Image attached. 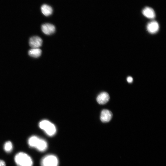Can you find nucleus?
Returning a JSON list of instances; mask_svg holds the SVG:
<instances>
[{
  "mask_svg": "<svg viewBox=\"0 0 166 166\" xmlns=\"http://www.w3.org/2000/svg\"><path fill=\"white\" fill-rule=\"evenodd\" d=\"M28 144L30 147L36 148L40 152H44L47 148L48 145L44 140L33 136L28 139Z\"/></svg>",
  "mask_w": 166,
  "mask_h": 166,
  "instance_id": "nucleus-1",
  "label": "nucleus"
},
{
  "mask_svg": "<svg viewBox=\"0 0 166 166\" xmlns=\"http://www.w3.org/2000/svg\"><path fill=\"white\" fill-rule=\"evenodd\" d=\"M15 161L18 166H33V164L32 158L24 152L17 154L15 157Z\"/></svg>",
  "mask_w": 166,
  "mask_h": 166,
  "instance_id": "nucleus-2",
  "label": "nucleus"
},
{
  "mask_svg": "<svg viewBox=\"0 0 166 166\" xmlns=\"http://www.w3.org/2000/svg\"><path fill=\"white\" fill-rule=\"evenodd\" d=\"M39 126L49 136H53L56 133V130L54 124L48 120L41 121L39 123Z\"/></svg>",
  "mask_w": 166,
  "mask_h": 166,
  "instance_id": "nucleus-3",
  "label": "nucleus"
},
{
  "mask_svg": "<svg viewBox=\"0 0 166 166\" xmlns=\"http://www.w3.org/2000/svg\"><path fill=\"white\" fill-rule=\"evenodd\" d=\"M59 161L55 155L49 154L44 157L41 162L42 166H58Z\"/></svg>",
  "mask_w": 166,
  "mask_h": 166,
  "instance_id": "nucleus-4",
  "label": "nucleus"
},
{
  "mask_svg": "<svg viewBox=\"0 0 166 166\" xmlns=\"http://www.w3.org/2000/svg\"><path fill=\"white\" fill-rule=\"evenodd\" d=\"M43 43V40L41 38L37 36L31 37L29 41L30 46L33 48L40 47Z\"/></svg>",
  "mask_w": 166,
  "mask_h": 166,
  "instance_id": "nucleus-5",
  "label": "nucleus"
},
{
  "mask_svg": "<svg viewBox=\"0 0 166 166\" xmlns=\"http://www.w3.org/2000/svg\"><path fill=\"white\" fill-rule=\"evenodd\" d=\"M42 30L45 34L50 35L53 34L56 31V27L53 24L47 23L43 24L41 27Z\"/></svg>",
  "mask_w": 166,
  "mask_h": 166,
  "instance_id": "nucleus-6",
  "label": "nucleus"
},
{
  "mask_svg": "<svg viewBox=\"0 0 166 166\" xmlns=\"http://www.w3.org/2000/svg\"><path fill=\"white\" fill-rule=\"evenodd\" d=\"M113 116L112 112L107 110H103L101 113L100 119L103 122H107L111 119Z\"/></svg>",
  "mask_w": 166,
  "mask_h": 166,
  "instance_id": "nucleus-7",
  "label": "nucleus"
},
{
  "mask_svg": "<svg viewBox=\"0 0 166 166\" xmlns=\"http://www.w3.org/2000/svg\"><path fill=\"white\" fill-rule=\"evenodd\" d=\"M110 97L108 93L106 92H102L99 95L97 98V102L99 104H106L109 100Z\"/></svg>",
  "mask_w": 166,
  "mask_h": 166,
  "instance_id": "nucleus-8",
  "label": "nucleus"
},
{
  "mask_svg": "<svg viewBox=\"0 0 166 166\" xmlns=\"http://www.w3.org/2000/svg\"><path fill=\"white\" fill-rule=\"evenodd\" d=\"M159 28L158 23L155 21L150 22L147 26V29L148 32L151 34L157 33L159 30Z\"/></svg>",
  "mask_w": 166,
  "mask_h": 166,
  "instance_id": "nucleus-9",
  "label": "nucleus"
},
{
  "mask_svg": "<svg viewBox=\"0 0 166 166\" xmlns=\"http://www.w3.org/2000/svg\"><path fill=\"white\" fill-rule=\"evenodd\" d=\"M142 13L145 16L149 19H153L155 17L154 10L150 7L145 8L142 10Z\"/></svg>",
  "mask_w": 166,
  "mask_h": 166,
  "instance_id": "nucleus-10",
  "label": "nucleus"
},
{
  "mask_svg": "<svg viewBox=\"0 0 166 166\" xmlns=\"http://www.w3.org/2000/svg\"><path fill=\"white\" fill-rule=\"evenodd\" d=\"M41 12L46 16H49L52 14L53 9L50 6L44 4L41 7Z\"/></svg>",
  "mask_w": 166,
  "mask_h": 166,
  "instance_id": "nucleus-11",
  "label": "nucleus"
},
{
  "mask_svg": "<svg viewBox=\"0 0 166 166\" xmlns=\"http://www.w3.org/2000/svg\"><path fill=\"white\" fill-rule=\"evenodd\" d=\"M42 50L39 48L31 49L28 51L29 55L32 57L37 58L39 57L42 54Z\"/></svg>",
  "mask_w": 166,
  "mask_h": 166,
  "instance_id": "nucleus-12",
  "label": "nucleus"
},
{
  "mask_svg": "<svg viewBox=\"0 0 166 166\" xmlns=\"http://www.w3.org/2000/svg\"><path fill=\"white\" fill-rule=\"evenodd\" d=\"M4 150L7 152L9 153L12 152L13 149V145L10 141H7L4 144Z\"/></svg>",
  "mask_w": 166,
  "mask_h": 166,
  "instance_id": "nucleus-13",
  "label": "nucleus"
},
{
  "mask_svg": "<svg viewBox=\"0 0 166 166\" xmlns=\"http://www.w3.org/2000/svg\"><path fill=\"white\" fill-rule=\"evenodd\" d=\"M5 162L2 160H0V166H6Z\"/></svg>",
  "mask_w": 166,
  "mask_h": 166,
  "instance_id": "nucleus-14",
  "label": "nucleus"
},
{
  "mask_svg": "<svg viewBox=\"0 0 166 166\" xmlns=\"http://www.w3.org/2000/svg\"><path fill=\"white\" fill-rule=\"evenodd\" d=\"M127 80L129 83H131L133 82V79L132 77L129 76L127 78Z\"/></svg>",
  "mask_w": 166,
  "mask_h": 166,
  "instance_id": "nucleus-15",
  "label": "nucleus"
}]
</instances>
